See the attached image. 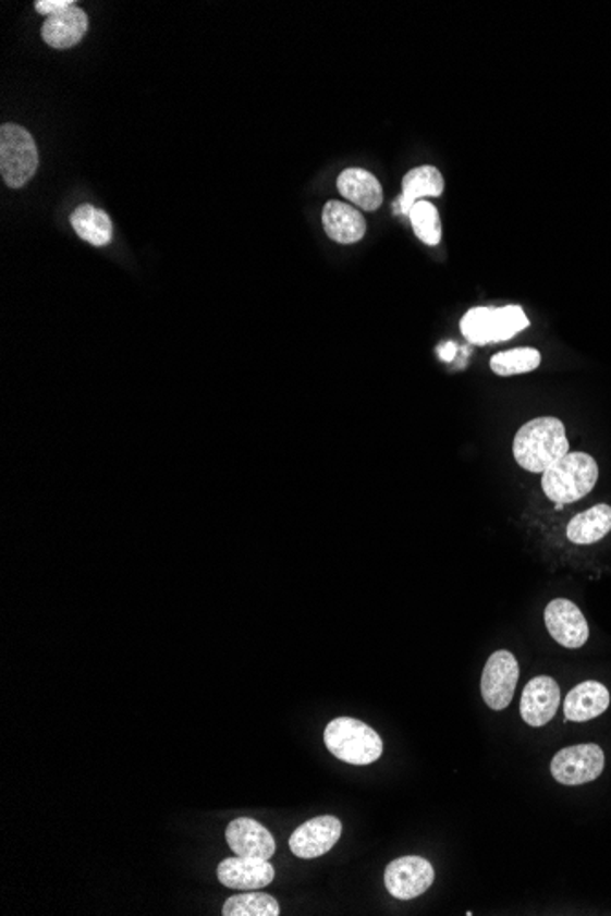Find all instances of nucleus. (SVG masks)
Returning a JSON list of instances; mask_svg holds the SVG:
<instances>
[{
    "label": "nucleus",
    "instance_id": "1",
    "mask_svg": "<svg viewBox=\"0 0 611 916\" xmlns=\"http://www.w3.org/2000/svg\"><path fill=\"white\" fill-rule=\"evenodd\" d=\"M570 452L566 427L559 417H537L516 432L513 454L524 471L543 474Z\"/></svg>",
    "mask_w": 611,
    "mask_h": 916
},
{
    "label": "nucleus",
    "instance_id": "2",
    "mask_svg": "<svg viewBox=\"0 0 611 916\" xmlns=\"http://www.w3.org/2000/svg\"><path fill=\"white\" fill-rule=\"evenodd\" d=\"M599 465L584 452H567L542 474L543 494L553 503H575L595 489Z\"/></svg>",
    "mask_w": 611,
    "mask_h": 916
},
{
    "label": "nucleus",
    "instance_id": "3",
    "mask_svg": "<svg viewBox=\"0 0 611 916\" xmlns=\"http://www.w3.org/2000/svg\"><path fill=\"white\" fill-rule=\"evenodd\" d=\"M325 745L333 756L349 765L365 767L383 754V741L376 730L357 719L339 718L328 723Z\"/></svg>",
    "mask_w": 611,
    "mask_h": 916
},
{
    "label": "nucleus",
    "instance_id": "4",
    "mask_svg": "<svg viewBox=\"0 0 611 916\" xmlns=\"http://www.w3.org/2000/svg\"><path fill=\"white\" fill-rule=\"evenodd\" d=\"M39 167V152L34 137L23 126L0 129V172L12 188H21L34 178Z\"/></svg>",
    "mask_w": 611,
    "mask_h": 916
},
{
    "label": "nucleus",
    "instance_id": "5",
    "mask_svg": "<svg viewBox=\"0 0 611 916\" xmlns=\"http://www.w3.org/2000/svg\"><path fill=\"white\" fill-rule=\"evenodd\" d=\"M462 333L473 344H489L513 339L529 326L521 306L473 308L462 319Z\"/></svg>",
    "mask_w": 611,
    "mask_h": 916
},
{
    "label": "nucleus",
    "instance_id": "6",
    "mask_svg": "<svg viewBox=\"0 0 611 916\" xmlns=\"http://www.w3.org/2000/svg\"><path fill=\"white\" fill-rule=\"evenodd\" d=\"M604 762V752L595 743L567 746L554 754L551 774L560 785H586L602 774Z\"/></svg>",
    "mask_w": 611,
    "mask_h": 916
},
{
    "label": "nucleus",
    "instance_id": "7",
    "mask_svg": "<svg viewBox=\"0 0 611 916\" xmlns=\"http://www.w3.org/2000/svg\"><path fill=\"white\" fill-rule=\"evenodd\" d=\"M521 677V667L514 655L500 649L487 660L481 673V697L491 710H505L513 700L514 689Z\"/></svg>",
    "mask_w": 611,
    "mask_h": 916
},
{
    "label": "nucleus",
    "instance_id": "8",
    "mask_svg": "<svg viewBox=\"0 0 611 916\" xmlns=\"http://www.w3.org/2000/svg\"><path fill=\"white\" fill-rule=\"evenodd\" d=\"M435 883V867L421 856H403L390 862L384 886L394 899L412 900L429 891Z\"/></svg>",
    "mask_w": 611,
    "mask_h": 916
},
{
    "label": "nucleus",
    "instance_id": "9",
    "mask_svg": "<svg viewBox=\"0 0 611 916\" xmlns=\"http://www.w3.org/2000/svg\"><path fill=\"white\" fill-rule=\"evenodd\" d=\"M549 635L567 649L583 648L588 643L589 626L578 606L566 598H557L543 611Z\"/></svg>",
    "mask_w": 611,
    "mask_h": 916
},
{
    "label": "nucleus",
    "instance_id": "10",
    "mask_svg": "<svg viewBox=\"0 0 611 916\" xmlns=\"http://www.w3.org/2000/svg\"><path fill=\"white\" fill-rule=\"evenodd\" d=\"M341 834L343 823L335 816H317L293 831L290 848L297 858H319L335 847Z\"/></svg>",
    "mask_w": 611,
    "mask_h": 916
},
{
    "label": "nucleus",
    "instance_id": "11",
    "mask_svg": "<svg viewBox=\"0 0 611 916\" xmlns=\"http://www.w3.org/2000/svg\"><path fill=\"white\" fill-rule=\"evenodd\" d=\"M218 880L229 889L257 891L273 882L274 867L269 864V859L234 856L220 862Z\"/></svg>",
    "mask_w": 611,
    "mask_h": 916
},
{
    "label": "nucleus",
    "instance_id": "12",
    "mask_svg": "<svg viewBox=\"0 0 611 916\" xmlns=\"http://www.w3.org/2000/svg\"><path fill=\"white\" fill-rule=\"evenodd\" d=\"M560 688L557 681L548 675L535 677L522 692L521 716L529 726H543L554 718L559 710Z\"/></svg>",
    "mask_w": 611,
    "mask_h": 916
},
{
    "label": "nucleus",
    "instance_id": "13",
    "mask_svg": "<svg viewBox=\"0 0 611 916\" xmlns=\"http://www.w3.org/2000/svg\"><path fill=\"white\" fill-rule=\"evenodd\" d=\"M225 840L231 851L244 858L269 859L277 851L273 834L252 818L231 821L225 831Z\"/></svg>",
    "mask_w": 611,
    "mask_h": 916
},
{
    "label": "nucleus",
    "instance_id": "14",
    "mask_svg": "<svg viewBox=\"0 0 611 916\" xmlns=\"http://www.w3.org/2000/svg\"><path fill=\"white\" fill-rule=\"evenodd\" d=\"M611 695L604 684L586 681L575 686L564 700V716L572 723H586L602 716L610 706Z\"/></svg>",
    "mask_w": 611,
    "mask_h": 916
},
{
    "label": "nucleus",
    "instance_id": "15",
    "mask_svg": "<svg viewBox=\"0 0 611 916\" xmlns=\"http://www.w3.org/2000/svg\"><path fill=\"white\" fill-rule=\"evenodd\" d=\"M322 225L326 234L339 244H355L366 233V220L361 211L338 199L328 201L322 209Z\"/></svg>",
    "mask_w": 611,
    "mask_h": 916
},
{
    "label": "nucleus",
    "instance_id": "16",
    "mask_svg": "<svg viewBox=\"0 0 611 916\" xmlns=\"http://www.w3.org/2000/svg\"><path fill=\"white\" fill-rule=\"evenodd\" d=\"M339 193L363 211H378L383 206V187L365 169H346L338 180Z\"/></svg>",
    "mask_w": 611,
    "mask_h": 916
},
{
    "label": "nucleus",
    "instance_id": "17",
    "mask_svg": "<svg viewBox=\"0 0 611 916\" xmlns=\"http://www.w3.org/2000/svg\"><path fill=\"white\" fill-rule=\"evenodd\" d=\"M88 29V17L81 8L72 7L64 12L56 13L42 24V39L46 45L64 50L81 42Z\"/></svg>",
    "mask_w": 611,
    "mask_h": 916
},
{
    "label": "nucleus",
    "instance_id": "18",
    "mask_svg": "<svg viewBox=\"0 0 611 916\" xmlns=\"http://www.w3.org/2000/svg\"><path fill=\"white\" fill-rule=\"evenodd\" d=\"M443 176L432 166H423L406 172L403 178V194L400 198V211L403 215H411V209L416 201L425 196H440L443 193Z\"/></svg>",
    "mask_w": 611,
    "mask_h": 916
},
{
    "label": "nucleus",
    "instance_id": "19",
    "mask_svg": "<svg viewBox=\"0 0 611 916\" xmlns=\"http://www.w3.org/2000/svg\"><path fill=\"white\" fill-rule=\"evenodd\" d=\"M611 530V506L606 503L591 506L588 511L577 514L567 524V540L577 546H589L602 540Z\"/></svg>",
    "mask_w": 611,
    "mask_h": 916
},
{
    "label": "nucleus",
    "instance_id": "20",
    "mask_svg": "<svg viewBox=\"0 0 611 916\" xmlns=\"http://www.w3.org/2000/svg\"><path fill=\"white\" fill-rule=\"evenodd\" d=\"M72 228L81 239L98 247L109 244L112 240V220L107 212L96 207H77L72 215Z\"/></svg>",
    "mask_w": 611,
    "mask_h": 916
},
{
    "label": "nucleus",
    "instance_id": "21",
    "mask_svg": "<svg viewBox=\"0 0 611 916\" xmlns=\"http://www.w3.org/2000/svg\"><path fill=\"white\" fill-rule=\"evenodd\" d=\"M542 363V355L535 347H514L509 352L497 353L491 359V370L500 377L518 376L537 370Z\"/></svg>",
    "mask_w": 611,
    "mask_h": 916
},
{
    "label": "nucleus",
    "instance_id": "22",
    "mask_svg": "<svg viewBox=\"0 0 611 916\" xmlns=\"http://www.w3.org/2000/svg\"><path fill=\"white\" fill-rule=\"evenodd\" d=\"M223 916H279V902L271 894H236L223 904Z\"/></svg>",
    "mask_w": 611,
    "mask_h": 916
},
{
    "label": "nucleus",
    "instance_id": "23",
    "mask_svg": "<svg viewBox=\"0 0 611 916\" xmlns=\"http://www.w3.org/2000/svg\"><path fill=\"white\" fill-rule=\"evenodd\" d=\"M412 228L416 233L417 239L421 240L423 244L438 245L441 240V222L440 212L430 201L419 199L412 206L411 215Z\"/></svg>",
    "mask_w": 611,
    "mask_h": 916
},
{
    "label": "nucleus",
    "instance_id": "24",
    "mask_svg": "<svg viewBox=\"0 0 611 916\" xmlns=\"http://www.w3.org/2000/svg\"><path fill=\"white\" fill-rule=\"evenodd\" d=\"M74 0H39V2H35V10H37L40 15L52 17L56 13L64 12V10H69V8L74 7Z\"/></svg>",
    "mask_w": 611,
    "mask_h": 916
},
{
    "label": "nucleus",
    "instance_id": "25",
    "mask_svg": "<svg viewBox=\"0 0 611 916\" xmlns=\"http://www.w3.org/2000/svg\"><path fill=\"white\" fill-rule=\"evenodd\" d=\"M452 353H454V346H452V344H447V347H443V350H441V357H443V359L445 361H451Z\"/></svg>",
    "mask_w": 611,
    "mask_h": 916
},
{
    "label": "nucleus",
    "instance_id": "26",
    "mask_svg": "<svg viewBox=\"0 0 611 916\" xmlns=\"http://www.w3.org/2000/svg\"><path fill=\"white\" fill-rule=\"evenodd\" d=\"M562 509H564V505H562V503H557V505H554V511H562Z\"/></svg>",
    "mask_w": 611,
    "mask_h": 916
}]
</instances>
